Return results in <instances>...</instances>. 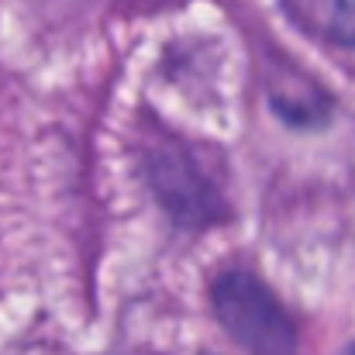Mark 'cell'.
<instances>
[{"mask_svg":"<svg viewBox=\"0 0 355 355\" xmlns=\"http://www.w3.org/2000/svg\"><path fill=\"white\" fill-rule=\"evenodd\" d=\"M286 10L307 35L355 52V0H286Z\"/></svg>","mask_w":355,"mask_h":355,"instance_id":"cell-2","label":"cell"},{"mask_svg":"<svg viewBox=\"0 0 355 355\" xmlns=\"http://www.w3.org/2000/svg\"><path fill=\"white\" fill-rule=\"evenodd\" d=\"M214 311L225 331L248 355H300L290 314L262 279L225 272L214 286Z\"/></svg>","mask_w":355,"mask_h":355,"instance_id":"cell-1","label":"cell"},{"mask_svg":"<svg viewBox=\"0 0 355 355\" xmlns=\"http://www.w3.org/2000/svg\"><path fill=\"white\" fill-rule=\"evenodd\" d=\"M342 355H355V345H349V349H345V352H342Z\"/></svg>","mask_w":355,"mask_h":355,"instance_id":"cell-3","label":"cell"}]
</instances>
